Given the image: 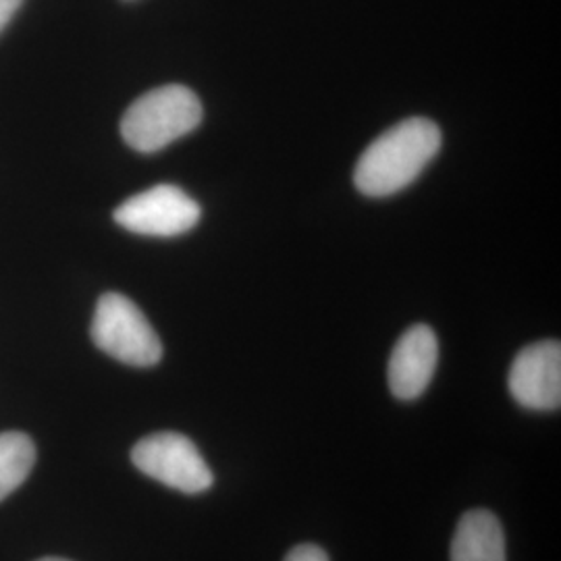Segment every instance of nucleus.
Masks as SVG:
<instances>
[{
    "instance_id": "obj_12",
    "label": "nucleus",
    "mask_w": 561,
    "mask_h": 561,
    "mask_svg": "<svg viewBox=\"0 0 561 561\" xmlns=\"http://www.w3.org/2000/svg\"><path fill=\"white\" fill-rule=\"evenodd\" d=\"M38 561H69V560H60V558H44V560Z\"/></svg>"
},
{
    "instance_id": "obj_5",
    "label": "nucleus",
    "mask_w": 561,
    "mask_h": 561,
    "mask_svg": "<svg viewBox=\"0 0 561 561\" xmlns=\"http://www.w3.org/2000/svg\"><path fill=\"white\" fill-rule=\"evenodd\" d=\"M202 208L178 185H154L127 198L113 213L115 222L138 236L178 238L201 221Z\"/></svg>"
},
{
    "instance_id": "obj_2",
    "label": "nucleus",
    "mask_w": 561,
    "mask_h": 561,
    "mask_svg": "<svg viewBox=\"0 0 561 561\" xmlns=\"http://www.w3.org/2000/svg\"><path fill=\"white\" fill-rule=\"evenodd\" d=\"M204 117L202 102L185 85H162L141 94L123 119L121 136L141 154H154L169 144L192 134Z\"/></svg>"
},
{
    "instance_id": "obj_3",
    "label": "nucleus",
    "mask_w": 561,
    "mask_h": 561,
    "mask_svg": "<svg viewBox=\"0 0 561 561\" xmlns=\"http://www.w3.org/2000/svg\"><path fill=\"white\" fill-rule=\"evenodd\" d=\"M94 345L127 366L150 368L162 358L161 337L138 304L117 291L101 296L90 327Z\"/></svg>"
},
{
    "instance_id": "obj_7",
    "label": "nucleus",
    "mask_w": 561,
    "mask_h": 561,
    "mask_svg": "<svg viewBox=\"0 0 561 561\" xmlns=\"http://www.w3.org/2000/svg\"><path fill=\"white\" fill-rule=\"evenodd\" d=\"M439 362V341L428 324H414L401 335L387 368L389 389L401 401L419 400L433 381Z\"/></svg>"
},
{
    "instance_id": "obj_11",
    "label": "nucleus",
    "mask_w": 561,
    "mask_h": 561,
    "mask_svg": "<svg viewBox=\"0 0 561 561\" xmlns=\"http://www.w3.org/2000/svg\"><path fill=\"white\" fill-rule=\"evenodd\" d=\"M23 0H0V32L7 27V23L13 20Z\"/></svg>"
},
{
    "instance_id": "obj_10",
    "label": "nucleus",
    "mask_w": 561,
    "mask_h": 561,
    "mask_svg": "<svg viewBox=\"0 0 561 561\" xmlns=\"http://www.w3.org/2000/svg\"><path fill=\"white\" fill-rule=\"evenodd\" d=\"M285 561H331L327 551L321 549L319 545H312V542H301L296 545L287 556Z\"/></svg>"
},
{
    "instance_id": "obj_4",
    "label": "nucleus",
    "mask_w": 561,
    "mask_h": 561,
    "mask_svg": "<svg viewBox=\"0 0 561 561\" xmlns=\"http://www.w3.org/2000/svg\"><path fill=\"white\" fill-rule=\"evenodd\" d=\"M131 461L146 477L187 495L204 493L215 482L196 443L181 433L167 431L144 437L134 445Z\"/></svg>"
},
{
    "instance_id": "obj_6",
    "label": "nucleus",
    "mask_w": 561,
    "mask_h": 561,
    "mask_svg": "<svg viewBox=\"0 0 561 561\" xmlns=\"http://www.w3.org/2000/svg\"><path fill=\"white\" fill-rule=\"evenodd\" d=\"M507 387L512 398L526 410L553 412L561 405L560 341L530 343L512 362Z\"/></svg>"
},
{
    "instance_id": "obj_8",
    "label": "nucleus",
    "mask_w": 561,
    "mask_h": 561,
    "mask_svg": "<svg viewBox=\"0 0 561 561\" xmlns=\"http://www.w3.org/2000/svg\"><path fill=\"white\" fill-rule=\"evenodd\" d=\"M451 561H507L500 518L489 510H470L461 516L449 549Z\"/></svg>"
},
{
    "instance_id": "obj_9",
    "label": "nucleus",
    "mask_w": 561,
    "mask_h": 561,
    "mask_svg": "<svg viewBox=\"0 0 561 561\" xmlns=\"http://www.w3.org/2000/svg\"><path fill=\"white\" fill-rule=\"evenodd\" d=\"M36 463L34 442L18 431L0 435V502L30 477Z\"/></svg>"
},
{
    "instance_id": "obj_1",
    "label": "nucleus",
    "mask_w": 561,
    "mask_h": 561,
    "mask_svg": "<svg viewBox=\"0 0 561 561\" xmlns=\"http://www.w3.org/2000/svg\"><path fill=\"white\" fill-rule=\"evenodd\" d=\"M442 129L424 117L400 121L362 152L354 183L364 196L387 198L421 178L442 150Z\"/></svg>"
}]
</instances>
